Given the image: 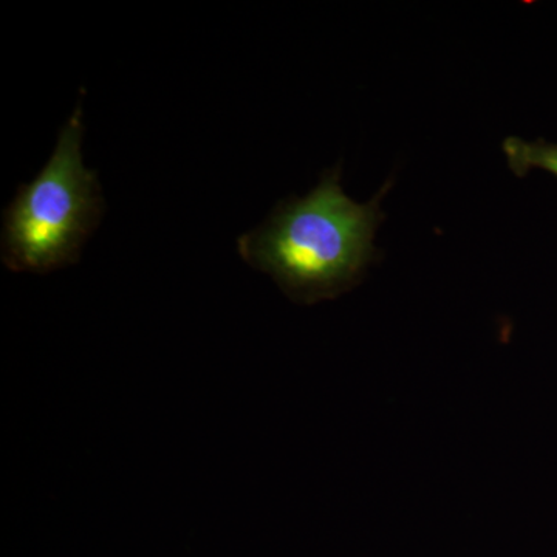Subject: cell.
<instances>
[{"label": "cell", "mask_w": 557, "mask_h": 557, "mask_svg": "<svg viewBox=\"0 0 557 557\" xmlns=\"http://www.w3.org/2000/svg\"><path fill=\"white\" fill-rule=\"evenodd\" d=\"M341 172V164L325 172L306 197L281 201L258 228L237 239L240 258L269 274L295 302L335 299L379 259L373 240L386 218L381 200L392 183L368 203H357L344 193Z\"/></svg>", "instance_id": "1"}, {"label": "cell", "mask_w": 557, "mask_h": 557, "mask_svg": "<svg viewBox=\"0 0 557 557\" xmlns=\"http://www.w3.org/2000/svg\"><path fill=\"white\" fill-rule=\"evenodd\" d=\"M83 102L58 135L46 166L3 211L0 256L16 273L47 274L78 262L104 215L98 174L84 164Z\"/></svg>", "instance_id": "2"}, {"label": "cell", "mask_w": 557, "mask_h": 557, "mask_svg": "<svg viewBox=\"0 0 557 557\" xmlns=\"http://www.w3.org/2000/svg\"><path fill=\"white\" fill-rule=\"evenodd\" d=\"M507 156L509 170L518 177H525L528 172L541 170L557 177V145L556 143L525 141L519 137H508L502 145Z\"/></svg>", "instance_id": "3"}]
</instances>
